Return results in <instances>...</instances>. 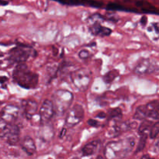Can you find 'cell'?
<instances>
[{"label": "cell", "instance_id": "cell-17", "mask_svg": "<svg viewBox=\"0 0 159 159\" xmlns=\"http://www.w3.org/2000/svg\"><path fill=\"white\" fill-rule=\"evenodd\" d=\"M136 6L138 7H141L143 11L144 12H152V11L155 10V7H154L152 4L147 2L144 1H137L136 2Z\"/></svg>", "mask_w": 159, "mask_h": 159}, {"label": "cell", "instance_id": "cell-19", "mask_svg": "<svg viewBox=\"0 0 159 159\" xmlns=\"http://www.w3.org/2000/svg\"><path fill=\"white\" fill-rule=\"evenodd\" d=\"M152 122L150 120H144L142 123H141V126L139 127V133L140 134H144L147 133V131L148 130H151L152 127Z\"/></svg>", "mask_w": 159, "mask_h": 159}, {"label": "cell", "instance_id": "cell-6", "mask_svg": "<svg viewBox=\"0 0 159 159\" xmlns=\"http://www.w3.org/2000/svg\"><path fill=\"white\" fill-rule=\"evenodd\" d=\"M0 138H6L9 145H15L20 139V129L15 124H6L0 128Z\"/></svg>", "mask_w": 159, "mask_h": 159}, {"label": "cell", "instance_id": "cell-26", "mask_svg": "<svg viewBox=\"0 0 159 159\" xmlns=\"http://www.w3.org/2000/svg\"><path fill=\"white\" fill-rule=\"evenodd\" d=\"M88 124H89L90 126H92V127H97V126L99 125V123H98V121L95 120H93V119L89 120Z\"/></svg>", "mask_w": 159, "mask_h": 159}, {"label": "cell", "instance_id": "cell-13", "mask_svg": "<svg viewBox=\"0 0 159 159\" xmlns=\"http://www.w3.org/2000/svg\"><path fill=\"white\" fill-rule=\"evenodd\" d=\"M91 32L94 35L105 37V36H109L111 34L112 30L108 27L102 26L100 23H98V22H96L91 26Z\"/></svg>", "mask_w": 159, "mask_h": 159}, {"label": "cell", "instance_id": "cell-35", "mask_svg": "<svg viewBox=\"0 0 159 159\" xmlns=\"http://www.w3.org/2000/svg\"><path fill=\"white\" fill-rule=\"evenodd\" d=\"M2 105V102H1V101H0V106H1Z\"/></svg>", "mask_w": 159, "mask_h": 159}, {"label": "cell", "instance_id": "cell-21", "mask_svg": "<svg viewBox=\"0 0 159 159\" xmlns=\"http://www.w3.org/2000/svg\"><path fill=\"white\" fill-rule=\"evenodd\" d=\"M122 116V111L120 108H115L110 110L109 112V116L110 118H117Z\"/></svg>", "mask_w": 159, "mask_h": 159}, {"label": "cell", "instance_id": "cell-1", "mask_svg": "<svg viewBox=\"0 0 159 159\" xmlns=\"http://www.w3.org/2000/svg\"><path fill=\"white\" fill-rule=\"evenodd\" d=\"M135 145V140L128 138L117 141H111L104 150L106 159H124L130 153Z\"/></svg>", "mask_w": 159, "mask_h": 159}, {"label": "cell", "instance_id": "cell-14", "mask_svg": "<svg viewBox=\"0 0 159 159\" xmlns=\"http://www.w3.org/2000/svg\"><path fill=\"white\" fill-rule=\"evenodd\" d=\"M99 145V141H93L91 142L85 144L82 149V155L85 157L87 156H91V155H94L97 151L98 147Z\"/></svg>", "mask_w": 159, "mask_h": 159}, {"label": "cell", "instance_id": "cell-29", "mask_svg": "<svg viewBox=\"0 0 159 159\" xmlns=\"http://www.w3.org/2000/svg\"><path fill=\"white\" fill-rule=\"evenodd\" d=\"M153 27L155 28V31H156V33H158L159 34V23H155L153 24Z\"/></svg>", "mask_w": 159, "mask_h": 159}, {"label": "cell", "instance_id": "cell-12", "mask_svg": "<svg viewBox=\"0 0 159 159\" xmlns=\"http://www.w3.org/2000/svg\"><path fill=\"white\" fill-rule=\"evenodd\" d=\"M21 147L23 150L28 155H33L37 152V147L34 141L30 137H25L21 144Z\"/></svg>", "mask_w": 159, "mask_h": 159}, {"label": "cell", "instance_id": "cell-4", "mask_svg": "<svg viewBox=\"0 0 159 159\" xmlns=\"http://www.w3.org/2000/svg\"><path fill=\"white\" fill-rule=\"evenodd\" d=\"M92 75L88 69L81 68L71 74V80L75 86L80 91H85L91 82Z\"/></svg>", "mask_w": 159, "mask_h": 159}, {"label": "cell", "instance_id": "cell-8", "mask_svg": "<svg viewBox=\"0 0 159 159\" xmlns=\"http://www.w3.org/2000/svg\"><path fill=\"white\" fill-rule=\"evenodd\" d=\"M18 114V107L12 104H9L3 107L0 111V120L6 124H12L17 119Z\"/></svg>", "mask_w": 159, "mask_h": 159}, {"label": "cell", "instance_id": "cell-20", "mask_svg": "<svg viewBox=\"0 0 159 159\" xmlns=\"http://www.w3.org/2000/svg\"><path fill=\"white\" fill-rule=\"evenodd\" d=\"M158 134H159V121H158V122H156L155 124H154L153 125H152V128H151L150 130V134H149L150 138H152V139L156 138Z\"/></svg>", "mask_w": 159, "mask_h": 159}, {"label": "cell", "instance_id": "cell-18", "mask_svg": "<svg viewBox=\"0 0 159 159\" xmlns=\"http://www.w3.org/2000/svg\"><path fill=\"white\" fill-rule=\"evenodd\" d=\"M147 139H148L147 133L141 134V138H140L139 143H138V147H137L136 153H138V152H141V151L144 148V147H145L146 145V141H147Z\"/></svg>", "mask_w": 159, "mask_h": 159}, {"label": "cell", "instance_id": "cell-7", "mask_svg": "<svg viewBox=\"0 0 159 159\" xmlns=\"http://www.w3.org/2000/svg\"><path fill=\"white\" fill-rule=\"evenodd\" d=\"M83 117V107L79 104H76L68 113V116H67L66 120H65V127L68 128L75 127L82 120Z\"/></svg>", "mask_w": 159, "mask_h": 159}, {"label": "cell", "instance_id": "cell-27", "mask_svg": "<svg viewBox=\"0 0 159 159\" xmlns=\"http://www.w3.org/2000/svg\"><path fill=\"white\" fill-rule=\"evenodd\" d=\"M148 23V18L147 16H144L141 17V23L142 26H145L146 24H147Z\"/></svg>", "mask_w": 159, "mask_h": 159}, {"label": "cell", "instance_id": "cell-25", "mask_svg": "<svg viewBox=\"0 0 159 159\" xmlns=\"http://www.w3.org/2000/svg\"><path fill=\"white\" fill-rule=\"evenodd\" d=\"M87 3H89V4L90 5V6H95V7H100V6H102V3L100 2L99 1H96V0H86Z\"/></svg>", "mask_w": 159, "mask_h": 159}, {"label": "cell", "instance_id": "cell-28", "mask_svg": "<svg viewBox=\"0 0 159 159\" xmlns=\"http://www.w3.org/2000/svg\"><path fill=\"white\" fill-rule=\"evenodd\" d=\"M8 81V78L7 77H5V76H0V83L3 84L5 83L6 82Z\"/></svg>", "mask_w": 159, "mask_h": 159}, {"label": "cell", "instance_id": "cell-11", "mask_svg": "<svg viewBox=\"0 0 159 159\" xmlns=\"http://www.w3.org/2000/svg\"><path fill=\"white\" fill-rule=\"evenodd\" d=\"M22 107H23V115L27 120L31 119L37 111V103L35 100L30 99L22 100Z\"/></svg>", "mask_w": 159, "mask_h": 159}, {"label": "cell", "instance_id": "cell-33", "mask_svg": "<svg viewBox=\"0 0 159 159\" xmlns=\"http://www.w3.org/2000/svg\"><path fill=\"white\" fill-rule=\"evenodd\" d=\"M96 159H106V158H104L103 157H102V156H100V155H99V156H98Z\"/></svg>", "mask_w": 159, "mask_h": 159}, {"label": "cell", "instance_id": "cell-23", "mask_svg": "<svg viewBox=\"0 0 159 159\" xmlns=\"http://www.w3.org/2000/svg\"><path fill=\"white\" fill-rule=\"evenodd\" d=\"M107 8L110 10H120V9H124V8L123 6H120L118 4H115V3H109L107 5Z\"/></svg>", "mask_w": 159, "mask_h": 159}, {"label": "cell", "instance_id": "cell-16", "mask_svg": "<svg viewBox=\"0 0 159 159\" xmlns=\"http://www.w3.org/2000/svg\"><path fill=\"white\" fill-rule=\"evenodd\" d=\"M117 76H119V71L116 69H113L111 71H109L103 76V81L107 84H110L113 82Z\"/></svg>", "mask_w": 159, "mask_h": 159}, {"label": "cell", "instance_id": "cell-30", "mask_svg": "<svg viewBox=\"0 0 159 159\" xmlns=\"http://www.w3.org/2000/svg\"><path fill=\"white\" fill-rule=\"evenodd\" d=\"M106 116H107V115H106V113H98L97 114V117H99V118H101V119H103V118H105L106 117Z\"/></svg>", "mask_w": 159, "mask_h": 159}, {"label": "cell", "instance_id": "cell-5", "mask_svg": "<svg viewBox=\"0 0 159 159\" xmlns=\"http://www.w3.org/2000/svg\"><path fill=\"white\" fill-rule=\"evenodd\" d=\"M31 54V48L25 45H18L9 51V61L12 63H23Z\"/></svg>", "mask_w": 159, "mask_h": 159}, {"label": "cell", "instance_id": "cell-32", "mask_svg": "<svg viewBox=\"0 0 159 159\" xmlns=\"http://www.w3.org/2000/svg\"><path fill=\"white\" fill-rule=\"evenodd\" d=\"M65 132H66V128H64L63 129V131H62V133H61V135H60V138H63L64 135H65Z\"/></svg>", "mask_w": 159, "mask_h": 159}, {"label": "cell", "instance_id": "cell-34", "mask_svg": "<svg viewBox=\"0 0 159 159\" xmlns=\"http://www.w3.org/2000/svg\"><path fill=\"white\" fill-rule=\"evenodd\" d=\"M71 159H79V158H71Z\"/></svg>", "mask_w": 159, "mask_h": 159}, {"label": "cell", "instance_id": "cell-22", "mask_svg": "<svg viewBox=\"0 0 159 159\" xmlns=\"http://www.w3.org/2000/svg\"><path fill=\"white\" fill-rule=\"evenodd\" d=\"M148 117L155 120H159V103L152 110V111L149 114Z\"/></svg>", "mask_w": 159, "mask_h": 159}, {"label": "cell", "instance_id": "cell-3", "mask_svg": "<svg viewBox=\"0 0 159 159\" xmlns=\"http://www.w3.org/2000/svg\"><path fill=\"white\" fill-rule=\"evenodd\" d=\"M73 100L71 93L68 90H58L54 95V103L55 113L57 114H63L68 110Z\"/></svg>", "mask_w": 159, "mask_h": 159}, {"label": "cell", "instance_id": "cell-10", "mask_svg": "<svg viewBox=\"0 0 159 159\" xmlns=\"http://www.w3.org/2000/svg\"><path fill=\"white\" fill-rule=\"evenodd\" d=\"M158 70V67L157 66L155 62H152L150 59H143L134 68V71L136 74L144 75L152 74Z\"/></svg>", "mask_w": 159, "mask_h": 159}, {"label": "cell", "instance_id": "cell-31", "mask_svg": "<svg viewBox=\"0 0 159 159\" xmlns=\"http://www.w3.org/2000/svg\"><path fill=\"white\" fill-rule=\"evenodd\" d=\"M141 159H155V158H152V157H151L150 155H144L141 157Z\"/></svg>", "mask_w": 159, "mask_h": 159}, {"label": "cell", "instance_id": "cell-9", "mask_svg": "<svg viewBox=\"0 0 159 159\" xmlns=\"http://www.w3.org/2000/svg\"><path fill=\"white\" fill-rule=\"evenodd\" d=\"M55 113L53 101L45 99L40 109V118L42 124H46L50 122Z\"/></svg>", "mask_w": 159, "mask_h": 159}, {"label": "cell", "instance_id": "cell-2", "mask_svg": "<svg viewBox=\"0 0 159 159\" xmlns=\"http://www.w3.org/2000/svg\"><path fill=\"white\" fill-rule=\"evenodd\" d=\"M14 82L24 89H35L38 85L39 75L29 69L24 63L18 64L12 72Z\"/></svg>", "mask_w": 159, "mask_h": 159}, {"label": "cell", "instance_id": "cell-15", "mask_svg": "<svg viewBox=\"0 0 159 159\" xmlns=\"http://www.w3.org/2000/svg\"><path fill=\"white\" fill-rule=\"evenodd\" d=\"M149 116V110L148 108L147 104L146 105L139 106L136 109L134 118L136 120H144L146 117Z\"/></svg>", "mask_w": 159, "mask_h": 159}, {"label": "cell", "instance_id": "cell-24", "mask_svg": "<svg viewBox=\"0 0 159 159\" xmlns=\"http://www.w3.org/2000/svg\"><path fill=\"white\" fill-rule=\"evenodd\" d=\"M79 56L81 59H87L90 56V53L87 50H82L79 53Z\"/></svg>", "mask_w": 159, "mask_h": 159}]
</instances>
